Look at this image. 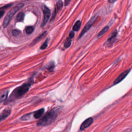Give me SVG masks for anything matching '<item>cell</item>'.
<instances>
[{
  "mask_svg": "<svg viewBox=\"0 0 132 132\" xmlns=\"http://www.w3.org/2000/svg\"><path fill=\"white\" fill-rule=\"evenodd\" d=\"M57 115V111L53 109L39 120L38 122L37 123V125L41 126H48L53 123L56 120Z\"/></svg>",
  "mask_w": 132,
  "mask_h": 132,
  "instance_id": "cell-1",
  "label": "cell"
},
{
  "mask_svg": "<svg viewBox=\"0 0 132 132\" xmlns=\"http://www.w3.org/2000/svg\"><path fill=\"white\" fill-rule=\"evenodd\" d=\"M33 80H30L29 82L24 83L22 86L17 88L11 95V98L18 99L21 97L29 90L30 88L33 83Z\"/></svg>",
  "mask_w": 132,
  "mask_h": 132,
  "instance_id": "cell-2",
  "label": "cell"
},
{
  "mask_svg": "<svg viewBox=\"0 0 132 132\" xmlns=\"http://www.w3.org/2000/svg\"><path fill=\"white\" fill-rule=\"evenodd\" d=\"M24 6L23 4H19L17 6H14L13 8H12L7 14L5 19L3 22V27H6L9 24L12 17L16 14V13L21 8H22Z\"/></svg>",
  "mask_w": 132,
  "mask_h": 132,
  "instance_id": "cell-3",
  "label": "cell"
},
{
  "mask_svg": "<svg viewBox=\"0 0 132 132\" xmlns=\"http://www.w3.org/2000/svg\"><path fill=\"white\" fill-rule=\"evenodd\" d=\"M42 9L43 12V20L42 24V26L43 27L46 24V23L49 19L51 15V11L47 6H46L44 5L42 6Z\"/></svg>",
  "mask_w": 132,
  "mask_h": 132,
  "instance_id": "cell-4",
  "label": "cell"
},
{
  "mask_svg": "<svg viewBox=\"0 0 132 132\" xmlns=\"http://www.w3.org/2000/svg\"><path fill=\"white\" fill-rule=\"evenodd\" d=\"M96 18V17L95 16H94L87 22V23L86 24V25L84 27L83 30H82L81 33V34L80 35V37H79L80 38H81L82 36H83L87 31H88L89 30V29L91 28V27L93 25L94 22H95Z\"/></svg>",
  "mask_w": 132,
  "mask_h": 132,
  "instance_id": "cell-5",
  "label": "cell"
},
{
  "mask_svg": "<svg viewBox=\"0 0 132 132\" xmlns=\"http://www.w3.org/2000/svg\"><path fill=\"white\" fill-rule=\"evenodd\" d=\"M130 69H128L125 71H124L122 73H121L119 76L115 80L114 82V85H116L118 83H119L120 82H121L123 80H124L127 75L128 74L129 71H130Z\"/></svg>",
  "mask_w": 132,
  "mask_h": 132,
  "instance_id": "cell-6",
  "label": "cell"
},
{
  "mask_svg": "<svg viewBox=\"0 0 132 132\" xmlns=\"http://www.w3.org/2000/svg\"><path fill=\"white\" fill-rule=\"evenodd\" d=\"M93 122V119H92V118L90 117L88 118L87 119L85 120L83 122V123L81 124L80 126V129L81 130H83L86 128H88L92 124Z\"/></svg>",
  "mask_w": 132,
  "mask_h": 132,
  "instance_id": "cell-7",
  "label": "cell"
},
{
  "mask_svg": "<svg viewBox=\"0 0 132 132\" xmlns=\"http://www.w3.org/2000/svg\"><path fill=\"white\" fill-rule=\"evenodd\" d=\"M11 114V109H6L4 110L1 113L0 115V119H1V121H2L3 120L5 119L7 117H8Z\"/></svg>",
  "mask_w": 132,
  "mask_h": 132,
  "instance_id": "cell-8",
  "label": "cell"
},
{
  "mask_svg": "<svg viewBox=\"0 0 132 132\" xmlns=\"http://www.w3.org/2000/svg\"><path fill=\"white\" fill-rule=\"evenodd\" d=\"M44 112H45L44 108L40 109L39 110L34 112V115H33L35 119H39L42 116V115L44 114Z\"/></svg>",
  "mask_w": 132,
  "mask_h": 132,
  "instance_id": "cell-9",
  "label": "cell"
},
{
  "mask_svg": "<svg viewBox=\"0 0 132 132\" xmlns=\"http://www.w3.org/2000/svg\"><path fill=\"white\" fill-rule=\"evenodd\" d=\"M8 90H5L1 92V95H0V101H1V103L3 102L6 100L8 97Z\"/></svg>",
  "mask_w": 132,
  "mask_h": 132,
  "instance_id": "cell-10",
  "label": "cell"
},
{
  "mask_svg": "<svg viewBox=\"0 0 132 132\" xmlns=\"http://www.w3.org/2000/svg\"><path fill=\"white\" fill-rule=\"evenodd\" d=\"M117 35V32L116 31L112 33L111 37L109 38L108 40V42L109 44H112L113 42H114V41L116 39V38Z\"/></svg>",
  "mask_w": 132,
  "mask_h": 132,
  "instance_id": "cell-11",
  "label": "cell"
},
{
  "mask_svg": "<svg viewBox=\"0 0 132 132\" xmlns=\"http://www.w3.org/2000/svg\"><path fill=\"white\" fill-rule=\"evenodd\" d=\"M24 18V13L23 12H20L17 14L16 20L18 22H21L23 20Z\"/></svg>",
  "mask_w": 132,
  "mask_h": 132,
  "instance_id": "cell-12",
  "label": "cell"
},
{
  "mask_svg": "<svg viewBox=\"0 0 132 132\" xmlns=\"http://www.w3.org/2000/svg\"><path fill=\"white\" fill-rule=\"evenodd\" d=\"M81 26V22L80 21H78L76 23H75L73 27V30L74 31H78Z\"/></svg>",
  "mask_w": 132,
  "mask_h": 132,
  "instance_id": "cell-13",
  "label": "cell"
},
{
  "mask_svg": "<svg viewBox=\"0 0 132 132\" xmlns=\"http://www.w3.org/2000/svg\"><path fill=\"white\" fill-rule=\"evenodd\" d=\"M109 27L108 26H106L105 27H104L100 31V32L98 34V37H100V36L103 35L105 33H106L109 30Z\"/></svg>",
  "mask_w": 132,
  "mask_h": 132,
  "instance_id": "cell-14",
  "label": "cell"
},
{
  "mask_svg": "<svg viewBox=\"0 0 132 132\" xmlns=\"http://www.w3.org/2000/svg\"><path fill=\"white\" fill-rule=\"evenodd\" d=\"M46 32H44L42 35H41L40 36H39L38 37H37L36 39H35V40H34V41H33V43H36L37 42H38L39 41H40L41 39H42L43 38V37L45 36V35L46 34Z\"/></svg>",
  "mask_w": 132,
  "mask_h": 132,
  "instance_id": "cell-15",
  "label": "cell"
},
{
  "mask_svg": "<svg viewBox=\"0 0 132 132\" xmlns=\"http://www.w3.org/2000/svg\"><path fill=\"white\" fill-rule=\"evenodd\" d=\"M34 31V28L32 26H28L26 28V33L27 34H31Z\"/></svg>",
  "mask_w": 132,
  "mask_h": 132,
  "instance_id": "cell-16",
  "label": "cell"
},
{
  "mask_svg": "<svg viewBox=\"0 0 132 132\" xmlns=\"http://www.w3.org/2000/svg\"><path fill=\"white\" fill-rule=\"evenodd\" d=\"M71 44V40L70 39H67V40L65 42L64 47L66 48H69L70 47Z\"/></svg>",
  "mask_w": 132,
  "mask_h": 132,
  "instance_id": "cell-17",
  "label": "cell"
},
{
  "mask_svg": "<svg viewBox=\"0 0 132 132\" xmlns=\"http://www.w3.org/2000/svg\"><path fill=\"white\" fill-rule=\"evenodd\" d=\"M54 64L53 62H51L48 65V66L47 69H48L50 71H51L54 69Z\"/></svg>",
  "mask_w": 132,
  "mask_h": 132,
  "instance_id": "cell-18",
  "label": "cell"
},
{
  "mask_svg": "<svg viewBox=\"0 0 132 132\" xmlns=\"http://www.w3.org/2000/svg\"><path fill=\"white\" fill-rule=\"evenodd\" d=\"M20 31L19 30H14L12 31V35L14 36H18V35H19L20 34Z\"/></svg>",
  "mask_w": 132,
  "mask_h": 132,
  "instance_id": "cell-19",
  "label": "cell"
},
{
  "mask_svg": "<svg viewBox=\"0 0 132 132\" xmlns=\"http://www.w3.org/2000/svg\"><path fill=\"white\" fill-rule=\"evenodd\" d=\"M48 40L47 39V40L42 44V45L41 47H40V49H41V50H45V49H46L47 48V47H48Z\"/></svg>",
  "mask_w": 132,
  "mask_h": 132,
  "instance_id": "cell-20",
  "label": "cell"
},
{
  "mask_svg": "<svg viewBox=\"0 0 132 132\" xmlns=\"http://www.w3.org/2000/svg\"><path fill=\"white\" fill-rule=\"evenodd\" d=\"M63 6V2L62 1H59L57 3V8L58 11L61 8V7Z\"/></svg>",
  "mask_w": 132,
  "mask_h": 132,
  "instance_id": "cell-21",
  "label": "cell"
},
{
  "mask_svg": "<svg viewBox=\"0 0 132 132\" xmlns=\"http://www.w3.org/2000/svg\"><path fill=\"white\" fill-rule=\"evenodd\" d=\"M74 36V33L73 31L71 32L69 34V37L70 38H73Z\"/></svg>",
  "mask_w": 132,
  "mask_h": 132,
  "instance_id": "cell-22",
  "label": "cell"
},
{
  "mask_svg": "<svg viewBox=\"0 0 132 132\" xmlns=\"http://www.w3.org/2000/svg\"><path fill=\"white\" fill-rule=\"evenodd\" d=\"M71 2V0H65V4L66 6H67L69 4L70 2Z\"/></svg>",
  "mask_w": 132,
  "mask_h": 132,
  "instance_id": "cell-23",
  "label": "cell"
},
{
  "mask_svg": "<svg viewBox=\"0 0 132 132\" xmlns=\"http://www.w3.org/2000/svg\"><path fill=\"white\" fill-rule=\"evenodd\" d=\"M117 0H108V2L110 3H114L115 2H116Z\"/></svg>",
  "mask_w": 132,
  "mask_h": 132,
  "instance_id": "cell-24",
  "label": "cell"
},
{
  "mask_svg": "<svg viewBox=\"0 0 132 132\" xmlns=\"http://www.w3.org/2000/svg\"><path fill=\"white\" fill-rule=\"evenodd\" d=\"M4 11H1V12H0V13H1V15H0V16H1V17H2L4 14Z\"/></svg>",
  "mask_w": 132,
  "mask_h": 132,
  "instance_id": "cell-25",
  "label": "cell"
}]
</instances>
